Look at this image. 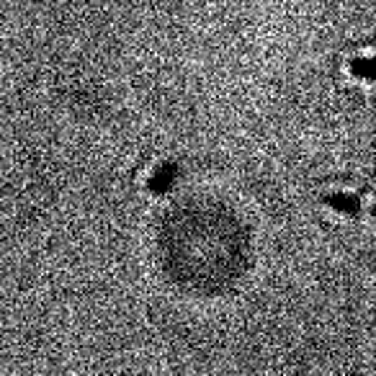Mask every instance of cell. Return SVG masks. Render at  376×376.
I'll list each match as a JSON object with an SVG mask.
<instances>
[{
	"label": "cell",
	"mask_w": 376,
	"mask_h": 376,
	"mask_svg": "<svg viewBox=\"0 0 376 376\" xmlns=\"http://www.w3.org/2000/svg\"><path fill=\"white\" fill-rule=\"evenodd\" d=\"M348 73L353 75L356 80L376 85V54H369V52L356 54L353 60H348Z\"/></svg>",
	"instance_id": "6da1fadb"
}]
</instances>
